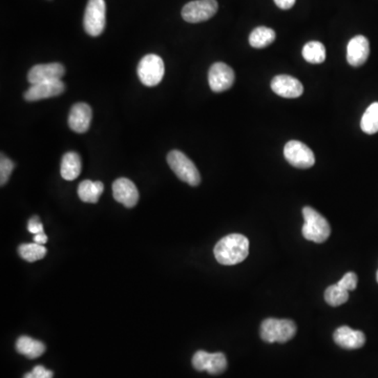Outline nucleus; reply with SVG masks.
Masks as SVG:
<instances>
[{
    "label": "nucleus",
    "mask_w": 378,
    "mask_h": 378,
    "mask_svg": "<svg viewBox=\"0 0 378 378\" xmlns=\"http://www.w3.org/2000/svg\"><path fill=\"white\" fill-rule=\"evenodd\" d=\"M213 252L220 264L225 266L240 264L249 254V241L243 234H228L217 242Z\"/></svg>",
    "instance_id": "nucleus-1"
},
{
    "label": "nucleus",
    "mask_w": 378,
    "mask_h": 378,
    "mask_svg": "<svg viewBox=\"0 0 378 378\" xmlns=\"http://www.w3.org/2000/svg\"><path fill=\"white\" fill-rule=\"evenodd\" d=\"M303 217L305 223H304L302 232L306 240L318 244L324 243L328 240L331 233V227L326 217H322L315 209L309 206L304 207Z\"/></svg>",
    "instance_id": "nucleus-2"
},
{
    "label": "nucleus",
    "mask_w": 378,
    "mask_h": 378,
    "mask_svg": "<svg viewBox=\"0 0 378 378\" xmlns=\"http://www.w3.org/2000/svg\"><path fill=\"white\" fill-rule=\"evenodd\" d=\"M297 334V326L291 320L266 318L261 324V338L264 342L287 343Z\"/></svg>",
    "instance_id": "nucleus-3"
},
{
    "label": "nucleus",
    "mask_w": 378,
    "mask_h": 378,
    "mask_svg": "<svg viewBox=\"0 0 378 378\" xmlns=\"http://www.w3.org/2000/svg\"><path fill=\"white\" fill-rule=\"evenodd\" d=\"M167 163L179 179L192 186L201 183L200 172L194 162L180 151H172L167 156Z\"/></svg>",
    "instance_id": "nucleus-4"
},
{
    "label": "nucleus",
    "mask_w": 378,
    "mask_h": 378,
    "mask_svg": "<svg viewBox=\"0 0 378 378\" xmlns=\"http://www.w3.org/2000/svg\"><path fill=\"white\" fill-rule=\"evenodd\" d=\"M106 24V5L104 0H88L84 12L83 26L90 36L102 34Z\"/></svg>",
    "instance_id": "nucleus-5"
},
{
    "label": "nucleus",
    "mask_w": 378,
    "mask_h": 378,
    "mask_svg": "<svg viewBox=\"0 0 378 378\" xmlns=\"http://www.w3.org/2000/svg\"><path fill=\"white\" fill-rule=\"evenodd\" d=\"M138 76L145 85L156 86L162 81L165 73L163 60L158 55L149 54L143 57L138 65Z\"/></svg>",
    "instance_id": "nucleus-6"
},
{
    "label": "nucleus",
    "mask_w": 378,
    "mask_h": 378,
    "mask_svg": "<svg viewBox=\"0 0 378 378\" xmlns=\"http://www.w3.org/2000/svg\"><path fill=\"white\" fill-rule=\"evenodd\" d=\"M217 0H194L186 3L182 10V17L189 24L206 22L217 12Z\"/></svg>",
    "instance_id": "nucleus-7"
},
{
    "label": "nucleus",
    "mask_w": 378,
    "mask_h": 378,
    "mask_svg": "<svg viewBox=\"0 0 378 378\" xmlns=\"http://www.w3.org/2000/svg\"><path fill=\"white\" fill-rule=\"evenodd\" d=\"M284 156L289 164L302 170L312 167L315 163L313 151L303 142L297 140L287 142L284 147Z\"/></svg>",
    "instance_id": "nucleus-8"
},
{
    "label": "nucleus",
    "mask_w": 378,
    "mask_h": 378,
    "mask_svg": "<svg viewBox=\"0 0 378 378\" xmlns=\"http://www.w3.org/2000/svg\"><path fill=\"white\" fill-rule=\"evenodd\" d=\"M192 365L197 371H207L211 375H219L227 369V359L223 353L201 350L192 357Z\"/></svg>",
    "instance_id": "nucleus-9"
},
{
    "label": "nucleus",
    "mask_w": 378,
    "mask_h": 378,
    "mask_svg": "<svg viewBox=\"0 0 378 378\" xmlns=\"http://www.w3.org/2000/svg\"><path fill=\"white\" fill-rule=\"evenodd\" d=\"M208 82L213 92H225L233 85V69L226 63H213L209 69Z\"/></svg>",
    "instance_id": "nucleus-10"
},
{
    "label": "nucleus",
    "mask_w": 378,
    "mask_h": 378,
    "mask_svg": "<svg viewBox=\"0 0 378 378\" xmlns=\"http://www.w3.org/2000/svg\"><path fill=\"white\" fill-rule=\"evenodd\" d=\"M65 90V83L61 80L40 82V83L31 85V88L24 92V99L28 102H34L47 99V98L57 97L63 94Z\"/></svg>",
    "instance_id": "nucleus-11"
},
{
    "label": "nucleus",
    "mask_w": 378,
    "mask_h": 378,
    "mask_svg": "<svg viewBox=\"0 0 378 378\" xmlns=\"http://www.w3.org/2000/svg\"><path fill=\"white\" fill-rule=\"evenodd\" d=\"M271 90L281 97L295 99L303 94L304 86L293 76L277 75L271 81Z\"/></svg>",
    "instance_id": "nucleus-12"
},
{
    "label": "nucleus",
    "mask_w": 378,
    "mask_h": 378,
    "mask_svg": "<svg viewBox=\"0 0 378 378\" xmlns=\"http://www.w3.org/2000/svg\"><path fill=\"white\" fill-rule=\"evenodd\" d=\"M113 196L115 200L124 205L127 208H133L139 201V192L133 181L126 178L117 179L113 183Z\"/></svg>",
    "instance_id": "nucleus-13"
},
{
    "label": "nucleus",
    "mask_w": 378,
    "mask_h": 378,
    "mask_svg": "<svg viewBox=\"0 0 378 378\" xmlns=\"http://www.w3.org/2000/svg\"><path fill=\"white\" fill-rule=\"evenodd\" d=\"M65 69L61 63H45L34 65L28 74V80L31 84L40 83L45 81L61 80L65 76Z\"/></svg>",
    "instance_id": "nucleus-14"
},
{
    "label": "nucleus",
    "mask_w": 378,
    "mask_h": 378,
    "mask_svg": "<svg viewBox=\"0 0 378 378\" xmlns=\"http://www.w3.org/2000/svg\"><path fill=\"white\" fill-rule=\"evenodd\" d=\"M370 55L369 40L363 35H357L349 41L347 47V61L354 67L365 65Z\"/></svg>",
    "instance_id": "nucleus-15"
},
{
    "label": "nucleus",
    "mask_w": 378,
    "mask_h": 378,
    "mask_svg": "<svg viewBox=\"0 0 378 378\" xmlns=\"http://www.w3.org/2000/svg\"><path fill=\"white\" fill-rule=\"evenodd\" d=\"M92 108L88 104L80 102L71 108L69 116V126L77 133H84L90 129L92 121Z\"/></svg>",
    "instance_id": "nucleus-16"
},
{
    "label": "nucleus",
    "mask_w": 378,
    "mask_h": 378,
    "mask_svg": "<svg viewBox=\"0 0 378 378\" xmlns=\"http://www.w3.org/2000/svg\"><path fill=\"white\" fill-rule=\"evenodd\" d=\"M334 340L342 348L354 350L365 345V336L361 331L353 330L348 326H342L336 329Z\"/></svg>",
    "instance_id": "nucleus-17"
},
{
    "label": "nucleus",
    "mask_w": 378,
    "mask_h": 378,
    "mask_svg": "<svg viewBox=\"0 0 378 378\" xmlns=\"http://www.w3.org/2000/svg\"><path fill=\"white\" fill-rule=\"evenodd\" d=\"M104 190V183L100 181L84 180L78 186V197L84 203H97Z\"/></svg>",
    "instance_id": "nucleus-18"
},
{
    "label": "nucleus",
    "mask_w": 378,
    "mask_h": 378,
    "mask_svg": "<svg viewBox=\"0 0 378 378\" xmlns=\"http://www.w3.org/2000/svg\"><path fill=\"white\" fill-rule=\"evenodd\" d=\"M81 158L77 153L65 154L61 160V176L67 181L75 180L81 174Z\"/></svg>",
    "instance_id": "nucleus-19"
},
{
    "label": "nucleus",
    "mask_w": 378,
    "mask_h": 378,
    "mask_svg": "<svg viewBox=\"0 0 378 378\" xmlns=\"http://www.w3.org/2000/svg\"><path fill=\"white\" fill-rule=\"evenodd\" d=\"M16 350L20 354L30 359H38L45 352L43 343L34 340L30 336H20L16 342Z\"/></svg>",
    "instance_id": "nucleus-20"
},
{
    "label": "nucleus",
    "mask_w": 378,
    "mask_h": 378,
    "mask_svg": "<svg viewBox=\"0 0 378 378\" xmlns=\"http://www.w3.org/2000/svg\"><path fill=\"white\" fill-rule=\"evenodd\" d=\"M304 59L312 65H320L326 60V47L320 41H310L303 47Z\"/></svg>",
    "instance_id": "nucleus-21"
},
{
    "label": "nucleus",
    "mask_w": 378,
    "mask_h": 378,
    "mask_svg": "<svg viewBox=\"0 0 378 378\" xmlns=\"http://www.w3.org/2000/svg\"><path fill=\"white\" fill-rule=\"evenodd\" d=\"M274 31L266 26H258L252 31L249 36V43L254 49H264L275 40Z\"/></svg>",
    "instance_id": "nucleus-22"
},
{
    "label": "nucleus",
    "mask_w": 378,
    "mask_h": 378,
    "mask_svg": "<svg viewBox=\"0 0 378 378\" xmlns=\"http://www.w3.org/2000/svg\"><path fill=\"white\" fill-rule=\"evenodd\" d=\"M361 131L368 135L378 133V102H374L361 117Z\"/></svg>",
    "instance_id": "nucleus-23"
},
{
    "label": "nucleus",
    "mask_w": 378,
    "mask_h": 378,
    "mask_svg": "<svg viewBox=\"0 0 378 378\" xmlns=\"http://www.w3.org/2000/svg\"><path fill=\"white\" fill-rule=\"evenodd\" d=\"M47 248L40 244H22L18 247V254L26 262H36L44 258L47 254Z\"/></svg>",
    "instance_id": "nucleus-24"
},
{
    "label": "nucleus",
    "mask_w": 378,
    "mask_h": 378,
    "mask_svg": "<svg viewBox=\"0 0 378 378\" xmlns=\"http://www.w3.org/2000/svg\"><path fill=\"white\" fill-rule=\"evenodd\" d=\"M349 299V291L345 290L344 288L336 284L332 286H329L327 290L324 291V301L332 306V307H338L343 305Z\"/></svg>",
    "instance_id": "nucleus-25"
},
{
    "label": "nucleus",
    "mask_w": 378,
    "mask_h": 378,
    "mask_svg": "<svg viewBox=\"0 0 378 378\" xmlns=\"http://www.w3.org/2000/svg\"><path fill=\"white\" fill-rule=\"evenodd\" d=\"M13 170V162L9 158L6 157L3 154H1V160H0V184L1 186L7 184Z\"/></svg>",
    "instance_id": "nucleus-26"
},
{
    "label": "nucleus",
    "mask_w": 378,
    "mask_h": 378,
    "mask_svg": "<svg viewBox=\"0 0 378 378\" xmlns=\"http://www.w3.org/2000/svg\"><path fill=\"white\" fill-rule=\"evenodd\" d=\"M357 281H359L357 275L354 272H348L342 277V279L338 281V284L345 290L353 291L356 288Z\"/></svg>",
    "instance_id": "nucleus-27"
},
{
    "label": "nucleus",
    "mask_w": 378,
    "mask_h": 378,
    "mask_svg": "<svg viewBox=\"0 0 378 378\" xmlns=\"http://www.w3.org/2000/svg\"><path fill=\"white\" fill-rule=\"evenodd\" d=\"M28 232H31V233L34 234H38L41 233V232L43 231V225L42 223H41L40 219H39V217H37V215H35V217H31L30 220H28Z\"/></svg>",
    "instance_id": "nucleus-28"
},
{
    "label": "nucleus",
    "mask_w": 378,
    "mask_h": 378,
    "mask_svg": "<svg viewBox=\"0 0 378 378\" xmlns=\"http://www.w3.org/2000/svg\"><path fill=\"white\" fill-rule=\"evenodd\" d=\"M33 373L38 378H53L54 373L51 370L45 369L43 365H36L33 369Z\"/></svg>",
    "instance_id": "nucleus-29"
},
{
    "label": "nucleus",
    "mask_w": 378,
    "mask_h": 378,
    "mask_svg": "<svg viewBox=\"0 0 378 378\" xmlns=\"http://www.w3.org/2000/svg\"><path fill=\"white\" fill-rule=\"evenodd\" d=\"M297 0H274L275 5L281 10H289L295 5Z\"/></svg>",
    "instance_id": "nucleus-30"
},
{
    "label": "nucleus",
    "mask_w": 378,
    "mask_h": 378,
    "mask_svg": "<svg viewBox=\"0 0 378 378\" xmlns=\"http://www.w3.org/2000/svg\"><path fill=\"white\" fill-rule=\"evenodd\" d=\"M34 242L37 244H40V245H44L47 242V236L44 232H41V233L35 234L34 236Z\"/></svg>",
    "instance_id": "nucleus-31"
},
{
    "label": "nucleus",
    "mask_w": 378,
    "mask_h": 378,
    "mask_svg": "<svg viewBox=\"0 0 378 378\" xmlns=\"http://www.w3.org/2000/svg\"><path fill=\"white\" fill-rule=\"evenodd\" d=\"M24 378H38L34 373L32 372H28V373L24 374Z\"/></svg>",
    "instance_id": "nucleus-32"
},
{
    "label": "nucleus",
    "mask_w": 378,
    "mask_h": 378,
    "mask_svg": "<svg viewBox=\"0 0 378 378\" xmlns=\"http://www.w3.org/2000/svg\"><path fill=\"white\" fill-rule=\"evenodd\" d=\"M376 279H377V283H378V270H377V272H376Z\"/></svg>",
    "instance_id": "nucleus-33"
}]
</instances>
